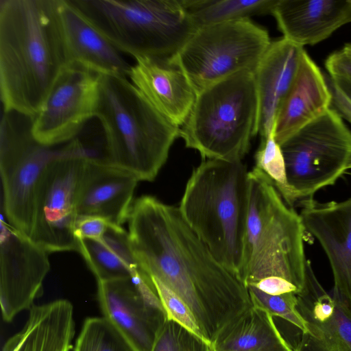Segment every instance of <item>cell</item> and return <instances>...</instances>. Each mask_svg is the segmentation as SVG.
<instances>
[{
    "instance_id": "3",
    "label": "cell",
    "mask_w": 351,
    "mask_h": 351,
    "mask_svg": "<svg viewBox=\"0 0 351 351\" xmlns=\"http://www.w3.org/2000/svg\"><path fill=\"white\" fill-rule=\"evenodd\" d=\"M94 117L106 141L108 163L152 181L180 137V128L158 112L127 77L97 74Z\"/></svg>"
},
{
    "instance_id": "19",
    "label": "cell",
    "mask_w": 351,
    "mask_h": 351,
    "mask_svg": "<svg viewBox=\"0 0 351 351\" xmlns=\"http://www.w3.org/2000/svg\"><path fill=\"white\" fill-rule=\"evenodd\" d=\"M304 49L282 37L271 42L254 70L258 98L256 134L266 138L298 73Z\"/></svg>"
},
{
    "instance_id": "31",
    "label": "cell",
    "mask_w": 351,
    "mask_h": 351,
    "mask_svg": "<svg viewBox=\"0 0 351 351\" xmlns=\"http://www.w3.org/2000/svg\"><path fill=\"white\" fill-rule=\"evenodd\" d=\"M151 280L167 312V317L177 321L203 337L193 316L185 304L160 282L153 278Z\"/></svg>"
},
{
    "instance_id": "24",
    "label": "cell",
    "mask_w": 351,
    "mask_h": 351,
    "mask_svg": "<svg viewBox=\"0 0 351 351\" xmlns=\"http://www.w3.org/2000/svg\"><path fill=\"white\" fill-rule=\"evenodd\" d=\"M210 351H296L281 335L273 316L252 306L228 322L210 343Z\"/></svg>"
},
{
    "instance_id": "15",
    "label": "cell",
    "mask_w": 351,
    "mask_h": 351,
    "mask_svg": "<svg viewBox=\"0 0 351 351\" xmlns=\"http://www.w3.org/2000/svg\"><path fill=\"white\" fill-rule=\"evenodd\" d=\"M296 296L306 326L296 351H351V304L334 291H325L308 261L304 287Z\"/></svg>"
},
{
    "instance_id": "27",
    "label": "cell",
    "mask_w": 351,
    "mask_h": 351,
    "mask_svg": "<svg viewBox=\"0 0 351 351\" xmlns=\"http://www.w3.org/2000/svg\"><path fill=\"white\" fill-rule=\"evenodd\" d=\"M73 351H133L127 341L104 317H88Z\"/></svg>"
},
{
    "instance_id": "12",
    "label": "cell",
    "mask_w": 351,
    "mask_h": 351,
    "mask_svg": "<svg viewBox=\"0 0 351 351\" xmlns=\"http://www.w3.org/2000/svg\"><path fill=\"white\" fill-rule=\"evenodd\" d=\"M97 299L104 317L133 351H152L167 314L143 271L130 278L97 282Z\"/></svg>"
},
{
    "instance_id": "6",
    "label": "cell",
    "mask_w": 351,
    "mask_h": 351,
    "mask_svg": "<svg viewBox=\"0 0 351 351\" xmlns=\"http://www.w3.org/2000/svg\"><path fill=\"white\" fill-rule=\"evenodd\" d=\"M257 116L254 71L244 70L197 94L180 137L204 160H242L256 135Z\"/></svg>"
},
{
    "instance_id": "8",
    "label": "cell",
    "mask_w": 351,
    "mask_h": 351,
    "mask_svg": "<svg viewBox=\"0 0 351 351\" xmlns=\"http://www.w3.org/2000/svg\"><path fill=\"white\" fill-rule=\"evenodd\" d=\"M279 145L294 203L313 199L351 169V132L336 110L330 108Z\"/></svg>"
},
{
    "instance_id": "13",
    "label": "cell",
    "mask_w": 351,
    "mask_h": 351,
    "mask_svg": "<svg viewBox=\"0 0 351 351\" xmlns=\"http://www.w3.org/2000/svg\"><path fill=\"white\" fill-rule=\"evenodd\" d=\"M97 85V74L76 64L66 66L32 119L34 139L45 145L57 146L76 138L94 117Z\"/></svg>"
},
{
    "instance_id": "29",
    "label": "cell",
    "mask_w": 351,
    "mask_h": 351,
    "mask_svg": "<svg viewBox=\"0 0 351 351\" xmlns=\"http://www.w3.org/2000/svg\"><path fill=\"white\" fill-rule=\"evenodd\" d=\"M152 351H210V344L180 323L167 317Z\"/></svg>"
},
{
    "instance_id": "26",
    "label": "cell",
    "mask_w": 351,
    "mask_h": 351,
    "mask_svg": "<svg viewBox=\"0 0 351 351\" xmlns=\"http://www.w3.org/2000/svg\"><path fill=\"white\" fill-rule=\"evenodd\" d=\"M278 0H181L195 28L271 14Z\"/></svg>"
},
{
    "instance_id": "7",
    "label": "cell",
    "mask_w": 351,
    "mask_h": 351,
    "mask_svg": "<svg viewBox=\"0 0 351 351\" xmlns=\"http://www.w3.org/2000/svg\"><path fill=\"white\" fill-rule=\"evenodd\" d=\"M120 52L176 55L196 30L181 0H70Z\"/></svg>"
},
{
    "instance_id": "9",
    "label": "cell",
    "mask_w": 351,
    "mask_h": 351,
    "mask_svg": "<svg viewBox=\"0 0 351 351\" xmlns=\"http://www.w3.org/2000/svg\"><path fill=\"white\" fill-rule=\"evenodd\" d=\"M19 125L10 112L3 111L0 172L3 209L7 222L30 237L34 221L36 190L43 171L53 160L84 146L77 138L60 145H45L33 137L31 123L25 128Z\"/></svg>"
},
{
    "instance_id": "20",
    "label": "cell",
    "mask_w": 351,
    "mask_h": 351,
    "mask_svg": "<svg viewBox=\"0 0 351 351\" xmlns=\"http://www.w3.org/2000/svg\"><path fill=\"white\" fill-rule=\"evenodd\" d=\"M59 13L69 65L128 77L131 65L70 0H59Z\"/></svg>"
},
{
    "instance_id": "4",
    "label": "cell",
    "mask_w": 351,
    "mask_h": 351,
    "mask_svg": "<svg viewBox=\"0 0 351 351\" xmlns=\"http://www.w3.org/2000/svg\"><path fill=\"white\" fill-rule=\"evenodd\" d=\"M248 172L241 160H204L189 179L178 207L217 260L238 277L247 230Z\"/></svg>"
},
{
    "instance_id": "17",
    "label": "cell",
    "mask_w": 351,
    "mask_h": 351,
    "mask_svg": "<svg viewBox=\"0 0 351 351\" xmlns=\"http://www.w3.org/2000/svg\"><path fill=\"white\" fill-rule=\"evenodd\" d=\"M138 181L133 173L89 156L79 185L77 219L99 217L121 226L128 220Z\"/></svg>"
},
{
    "instance_id": "14",
    "label": "cell",
    "mask_w": 351,
    "mask_h": 351,
    "mask_svg": "<svg viewBox=\"0 0 351 351\" xmlns=\"http://www.w3.org/2000/svg\"><path fill=\"white\" fill-rule=\"evenodd\" d=\"M48 252L1 217L0 235V304L3 320L30 309L43 293L49 271Z\"/></svg>"
},
{
    "instance_id": "5",
    "label": "cell",
    "mask_w": 351,
    "mask_h": 351,
    "mask_svg": "<svg viewBox=\"0 0 351 351\" xmlns=\"http://www.w3.org/2000/svg\"><path fill=\"white\" fill-rule=\"evenodd\" d=\"M247 230L239 277L246 285L268 278L282 279L301 292L306 280L300 215L285 204L270 179L255 167L248 172Z\"/></svg>"
},
{
    "instance_id": "2",
    "label": "cell",
    "mask_w": 351,
    "mask_h": 351,
    "mask_svg": "<svg viewBox=\"0 0 351 351\" xmlns=\"http://www.w3.org/2000/svg\"><path fill=\"white\" fill-rule=\"evenodd\" d=\"M68 66L59 0H0L3 111L34 117Z\"/></svg>"
},
{
    "instance_id": "1",
    "label": "cell",
    "mask_w": 351,
    "mask_h": 351,
    "mask_svg": "<svg viewBox=\"0 0 351 351\" xmlns=\"http://www.w3.org/2000/svg\"><path fill=\"white\" fill-rule=\"evenodd\" d=\"M128 221L142 269L185 304L210 344L228 322L254 306L246 285L217 260L178 207L141 196L133 202Z\"/></svg>"
},
{
    "instance_id": "33",
    "label": "cell",
    "mask_w": 351,
    "mask_h": 351,
    "mask_svg": "<svg viewBox=\"0 0 351 351\" xmlns=\"http://www.w3.org/2000/svg\"><path fill=\"white\" fill-rule=\"evenodd\" d=\"M327 82L332 95V104L341 117L351 123V84L331 78Z\"/></svg>"
},
{
    "instance_id": "11",
    "label": "cell",
    "mask_w": 351,
    "mask_h": 351,
    "mask_svg": "<svg viewBox=\"0 0 351 351\" xmlns=\"http://www.w3.org/2000/svg\"><path fill=\"white\" fill-rule=\"evenodd\" d=\"M83 147L51 161L43 171L35 194L30 239L48 253L78 250L75 234L80 182L86 159Z\"/></svg>"
},
{
    "instance_id": "23",
    "label": "cell",
    "mask_w": 351,
    "mask_h": 351,
    "mask_svg": "<svg viewBox=\"0 0 351 351\" xmlns=\"http://www.w3.org/2000/svg\"><path fill=\"white\" fill-rule=\"evenodd\" d=\"M75 334L73 308L65 299L33 305L23 328L2 351H70Z\"/></svg>"
},
{
    "instance_id": "18",
    "label": "cell",
    "mask_w": 351,
    "mask_h": 351,
    "mask_svg": "<svg viewBox=\"0 0 351 351\" xmlns=\"http://www.w3.org/2000/svg\"><path fill=\"white\" fill-rule=\"evenodd\" d=\"M128 75L131 82L154 108L173 125L186 121L197 97L177 54L137 58Z\"/></svg>"
},
{
    "instance_id": "34",
    "label": "cell",
    "mask_w": 351,
    "mask_h": 351,
    "mask_svg": "<svg viewBox=\"0 0 351 351\" xmlns=\"http://www.w3.org/2000/svg\"><path fill=\"white\" fill-rule=\"evenodd\" d=\"M108 223L104 219L88 217L77 219L75 234L77 239H100L103 237Z\"/></svg>"
},
{
    "instance_id": "28",
    "label": "cell",
    "mask_w": 351,
    "mask_h": 351,
    "mask_svg": "<svg viewBox=\"0 0 351 351\" xmlns=\"http://www.w3.org/2000/svg\"><path fill=\"white\" fill-rule=\"evenodd\" d=\"M255 167L270 179L284 201L292 208L295 203L287 184L285 160L280 147L275 139L274 130L261 140L255 154Z\"/></svg>"
},
{
    "instance_id": "30",
    "label": "cell",
    "mask_w": 351,
    "mask_h": 351,
    "mask_svg": "<svg viewBox=\"0 0 351 351\" xmlns=\"http://www.w3.org/2000/svg\"><path fill=\"white\" fill-rule=\"evenodd\" d=\"M253 306L264 309L272 316L280 317L301 330L306 331V322L298 313L297 296L293 293L268 294L254 285L247 287Z\"/></svg>"
},
{
    "instance_id": "25",
    "label": "cell",
    "mask_w": 351,
    "mask_h": 351,
    "mask_svg": "<svg viewBox=\"0 0 351 351\" xmlns=\"http://www.w3.org/2000/svg\"><path fill=\"white\" fill-rule=\"evenodd\" d=\"M77 240V251L97 282L130 278L143 271L132 250L129 234L121 226L109 223L101 239Z\"/></svg>"
},
{
    "instance_id": "21",
    "label": "cell",
    "mask_w": 351,
    "mask_h": 351,
    "mask_svg": "<svg viewBox=\"0 0 351 351\" xmlns=\"http://www.w3.org/2000/svg\"><path fill=\"white\" fill-rule=\"evenodd\" d=\"M271 14L283 37L303 47L351 22V0H278Z\"/></svg>"
},
{
    "instance_id": "16",
    "label": "cell",
    "mask_w": 351,
    "mask_h": 351,
    "mask_svg": "<svg viewBox=\"0 0 351 351\" xmlns=\"http://www.w3.org/2000/svg\"><path fill=\"white\" fill-rule=\"evenodd\" d=\"M305 230L323 248L331 267L332 291L351 304V197L342 202H301Z\"/></svg>"
},
{
    "instance_id": "32",
    "label": "cell",
    "mask_w": 351,
    "mask_h": 351,
    "mask_svg": "<svg viewBox=\"0 0 351 351\" xmlns=\"http://www.w3.org/2000/svg\"><path fill=\"white\" fill-rule=\"evenodd\" d=\"M325 66L330 78L351 84V43L330 54Z\"/></svg>"
},
{
    "instance_id": "22",
    "label": "cell",
    "mask_w": 351,
    "mask_h": 351,
    "mask_svg": "<svg viewBox=\"0 0 351 351\" xmlns=\"http://www.w3.org/2000/svg\"><path fill=\"white\" fill-rule=\"evenodd\" d=\"M332 95L319 68L304 51L293 86L277 117L274 135L280 145L330 108Z\"/></svg>"
},
{
    "instance_id": "10",
    "label": "cell",
    "mask_w": 351,
    "mask_h": 351,
    "mask_svg": "<svg viewBox=\"0 0 351 351\" xmlns=\"http://www.w3.org/2000/svg\"><path fill=\"white\" fill-rule=\"evenodd\" d=\"M271 43L250 19L197 29L177 53L197 94L244 70H254Z\"/></svg>"
}]
</instances>
